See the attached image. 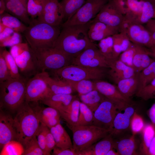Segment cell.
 <instances>
[{
	"instance_id": "cell-3",
	"label": "cell",
	"mask_w": 155,
	"mask_h": 155,
	"mask_svg": "<svg viewBox=\"0 0 155 155\" xmlns=\"http://www.w3.org/2000/svg\"><path fill=\"white\" fill-rule=\"evenodd\" d=\"M59 26L32 20L23 33L32 49L53 47L60 33Z\"/></svg>"
},
{
	"instance_id": "cell-24",
	"label": "cell",
	"mask_w": 155,
	"mask_h": 155,
	"mask_svg": "<svg viewBox=\"0 0 155 155\" xmlns=\"http://www.w3.org/2000/svg\"><path fill=\"white\" fill-rule=\"evenodd\" d=\"M28 0H20L16 2L5 1L7 13L18 18L22 22L29 24L31 22L27 11Z\"/></svg>"
},
{
	"instance_id": "cell-6",
	"label": "cell",
	"mask_w": 155,
	"mask_h": 155,
	"mask_svg": "<svg viewBox=\"0 0 155 155\" xmlns=\"http://www.w3.org/2000/svg\"><path fill=\"white\" fill-rule=\"evenodd\" d=\"M71 131L73 149L77 152L84 150L110 133L109 130L94 125H71L66 123Z\"/></svg>"
},
{
	"instance_id": "cell-26",
	"label": "cell",
	"mask_w": 155,
	"mask_h": 155,
	"mask_svg": "<svg viewBox=\"0 0 155 155\" xmlns=\"http://www.w3.org/2000/svg\"><path fill=\"white\" fill-rule=\"evenodd\" d=\"M76 96L71 94H54L46 97L40 102L60 111L64 110Z\"/></svg>"
},
{
	"instance_id": "cell-50",
	"label": "cell",
	"mask_w": 155,
	"mask_h": 155,
	"mask_svg": "<svg viewBox=\"0 0 155 155\" xmlns=\"http://www.w3.org/2000/svg\"><path fill=\"white\" fill-rule=\"evenodd\" d=\"M46 126L40 123L36 135L38 143L43 152L44 155H47L46 143L45 129Z\"/></svg>"
},
{
	"instance_id": "cell-9",
	"label": "cell",
	"mask_w": 155,
	"mask_h": 155,
	"mask_svg": "<svg viewBox=\"0 0 155 155\" xmlns=\"http://www.w3.org/2000/svg\"><path fill=\"white\" fill-rule=\"evenodd\" d=\"M108 0H88L62 27L86 24L94 18Z\"/></svg>"
},
{
	"instance_id": "cell-18",
	"label": "cell",
	"mask_w": 155,
	"mask_h": 155,
	"mask_svg": "<svg viewBox=\"0 0 155 155\" xmlns=\"http://www.w3.org/2000/svg\"><path fill=\"white\" fill-rule=\"evenodd\" d=\"M132 105L131 102L116 114L110 133L113 137L126 129L130 125L132 116L135 112Z\"/></svg>"
},
{
	"instance_id": "cell-21",
	"label": "cell",
	"mask_w": 155,
	"mask_h": 155,
	"mask_svg": "<svg viewBox=\"0 0 155 155\" xmlns=\"http://www.w3.org/2000/svg\"><path fill=\"white\" fill-rule=\"evenodd\" d=\"M32 105L37 115L40 123L45 125L49 129L55 126L60 122L61 117L59 111L52 107H41L38 102H33Z\"/></svg>"
},
{
	"instance_id": "cell-25",
	"label": "cell",
	"mask_w": 155,
	"mask_h": 155,
	"mask_svg": "<svg viewBox=\"0 0 155 155\" xmlns=\"http://www.w3.org/2000/svg\"><path fill=\"white\" fill-rule=\"evenodd\" d=\"M136 46L132 67L135 73H138L148 66L154 60L149 55L146 47L137 44H136Z\"/></svg>"
},
{
	"instance_id": "cell-40",
	"label": "cell",
	"mask_w": 155,
	"mask_h": 155,
	"mask_svg": "<svg viewBox=\"0 0 155 155\" xmlns=\"http://www.w3.org/2000/svg\"><path fill=\"white\" fill-rule=\"evenodd\" d=\"M152 19H155V0H144L139 23L143 25Z\"/></svg>"
},
{
	"instance_id": "cell-60",
	"label": "cell",
	"mask_w": 155,
	"mask_h": 155,
	"mask_svg": "<svg viewBox=\"0 0 155 155\" xmlns=\"http://www.w3.org/2000/svg\"><path fill=\"white\" fill-rule=\"evenodd\" d=\"M6 10V4L4 0H0V15L4 13Z\"/></svg>"
},
{
	"instance_id": "cell-53",
	"label": "cell",
	"mask_w": 155,
	"mask_h": 155,
	"mask_svg": "<svg viewBox=\"0 0 155 155\" xmlns=\"http://www.w3.org/2000/svg\"><path fill=\"white\" fill-rule=\"evenodd\" d=\"M29 47L27 43H20L11 47L9 52L15 59Z\"/></svg>"
},
{
	"instance_id": "cell-13",
	"label": "cell",
	"mask_w": 155,
	"mask_h": 155,
	"mask_svg": "<svg viewBox=\"0 0 155 155\" xmlns=\"http://www.w3.org/2000/svg\"><path fill=\"white\" fill-rule=\"evenodd\" d=\"M93 81L95 89L115 103L121 110L131 103L130 98L123 96L117 86L102 79Z\"/></svg>"
},
{
	"instance_id": "cell-44",
	"label": "cell",
	"mask_w": 155,
	"mask_h": 155,
	"mask_svg": "<svg viewBox=\"0 0 155 155\" xmlns=\"http://www.w3.org/2000/svg\"><path fill=\"white\" fill-rule=\"evenodd\" d=\"M24 150V146L18 141L12 140L5 145L2 149L0 155H23Z\"/></svg>"
},
{
	"instance_id": "cell-2",
	"label": "cell",
	"mask_w": 155,
	"mask_h": 155,
	"mask_svg": "<svg viewBox=\"0 0 155 155\" xmlns=\"http://www.w3.org/2000/svg\"><path fill=\"white\" fill-rule=\"evenodd\" d=\"M14 118L17 140L24 147L36 135L40 122L32 105L25 101Z\"/></svg>"
},
{
	"instance_id": "cell-59",
	"label": "cell",
	"mask_w": 155,
	"mask_h": 155,
	"mask_svg": "<svg viewBox=\"0 0 155 155\" xmlns=\"http://www.w3.org/2000/svg\"><path fill=\"white\" fill-rule=\"evenodd\" d=\"M144 26L147 29L155 28V19H152L149 20Z\"/></svg>"
},
{
	"instance_id": "cell-51",
	"label": "cell",
	"mask_w": 155,
	"mask_h": 155,
	"mask_svg": "<svg viewBox=\"0 0 155 155\" xmlns=\"http://www.w3.org/2000/svg\"><path fill=\"white\" fill-rule=\"evenodd\" d=\"M11 78L1 51L0 50V82Z\"/></svg>"
},
{
	"instance_id": "cell-45",
	"label": "cell",
	"mask_w": 155,
	"mask_h": 155,
	"mask_svg": "<svg viewBox=\"0 0 155 155\" xmlns=\"http://www.w3.org/2000/svg\"><path fill=\"white\" fill-rule=\"evenodd\" d=\"M135 95L137 97L146 101L155 99V78L148 84L139 90Z\"/></svg>"
},
{
	"instance_id": "cell-63",
	"label": "cell",
	"mask_w": 155,
	"mask_h": 155,
	"mask_svg": "<svg viewBox=\"0 0 155 155\" xmlns=\"http://www.w3.org/2000/svg\"><path fill=\"white\" fill-rule=\"evenodd\" d=\"M20 0H4L5 1H10L12 2H16Z\"/></svg>"
},
{
	"instance_id": "cell-11",
	"label": "cell",
	"mask_w": 155,
	"mask_h": 155,
	"mask_svg": "<svg viewBox=\"0 0 155 155\" xmlns=\"http://www.w3.org/2000/svg\"><path fill=\"white\" fill-rule=\"evenodd\" d=\"M119 32L125 33L131 42L135 44L147 47L151 34L143 24L124 20L119 27Z\"/></svg>"
},
{
	"instance_id": "cell-58",
	"label": "cell",
	"mask_w": 155,
	"mask_h": 155,
	"mask_svg": "<svg viewBox=\"0 0 155 155\" xmlns=\"http://www.w3.org/2000/svg\"><path fill=\"white\" fill-rule=\"evenodd\" d=\"M148 155H155V135L152 139L149 146Z\"/></svg>"
},
{
	"instance_id": "cell-27",
	"label": "cell",
	"mask_w": 155,
	"mask_h": 155,
	"mask_svg": "<svg viewBox=\"0 0 155 155\" xmlns=\"http://www.w3.org/2000/svg\"><path fill=\"white\" fill-rule=\"evenodd\" d=\"M50 129L56 146L62 149H73V144L70 137L60 122Z\"/></svg>"
},
{
	"instance_id": "cell-57",
	"label": "cell",
	"mask_w": 155,
	"mask_h": 155,
	"mask_svg": "<svg viewBox=\"0 0 155 155\" xmlns=\"http://www.w3.org/2000/svg\"><path fill=\"white\" fill-rule=\"evenodd\" d=\"M147 30L151 34L150 40L147 47L149 48L155 46V28H150Z\"/></svg>"
},
{
	"instance_id": "cell-16",
	"label": "cell",
	"mask_w": 155,
	"mask_h": 155,
	"mask_svg": "<svg viewBox=\"0 0 155 155\" xmlns=\"http://www.w3.org/2000/svg\"><path fill=\"white\" fill-rule=\"evenodd\" d=\"M124 17V19L139 23L144 0H112Z\"/></svg>"
},
{
	"instance_id": "cell-34",
	"label": "cell",
	"mask_w": 155,
	"mask_h": 155,
	"mask_svg": "<svg viewBox=\"0 0 155 155\" xmlns=\"http://www.w3.org/2000/svg\"><path fill=\"white\" fill-rule=\"evenodd\" d=\"M0 22L14 31L24 33L27 27L16 17L5 12L0 15Z\"/></svg>"
},
{
	"instance_id": "cell-41",
	"label": "cell",
	"mask_w": 155,
	"mask_h": 155,
	"mask_svg": "<svg viewBox=\"0 0 155 155\" xmlns=\"http://www.w3.org/2000/svg\"><path fill=\"white\" fill-rule=\"evenodd\" d=\"M94 118V112L81 101L78 119L76 125H93Z\"/></svg>"
},
{
	"instance_id": "cell-61",
	"label": "cell",
	"mask_w": 155,
	"mask_h": 155,
	"mask_svg": "<svg viewBox=\"0 0 155 155\" xmlns=\"http://www.w3.org/2000/svg\"><path fill=\"white\" fill-rule=\"evenodd\" d=\"M115 149L113 148L107 152L106 155H119L117 151H115Z\"/></svg>"
},
{
	"instance_id": "cell-23",
	"label": "cell",
	"mask_w": 155,
	"mask_h": 155,
	"mask_svg": "<svg viewBox=\"0 0 155 155\" xmlns=\"http://www.w3.org/2000/svg\"><path fill=\"white\" fill-rule=\"evenodd\" d=\"M113 137L109 133L86 149L79 151V155H106L114 148L115 142Z\"/></svg>"
},
{
	"instance_id": "cell-10",
	"label": "cell",
	"mask_w": 155,
	"mask_h": 155,
	"mask_svg": "<svg viewBox=\"0 0 155 155\" xmlns=\"http://www.w3.org/2000/svg\"><path fill=\"white\" fill-rule=\"evenodd\" d=\"M120 110L116 104L106 97L94 112L93 125L111 131L115 117Z\"/></svg>"
},
{
	"instance_id": "cell-64",
	"label": "cell",
	"mask_w": 155,
	"mask_h": 155,
	"mask_svg": "<svg viewBox=\"0 0 155 155\" xmlns=\"http://www.w3.org/2000/svg\"></svg>"
},
{
	"instance_id": "cell-5",
	"label": "cell",
	"mask_w": 155,
	"mask_h": 155,
	"mask_svg": "<svg viewBox=\"0 0 155 155\" xmlns=\"http://www.w3.org/2000/svg\"><path fill=\"white\" fill-rule=\"evenodd\" d=\"M31 49L38 72L57 69L72 64L74 58L53 47Z\"/></svg>"
},
{
	"instance_id": "cell-33",
	"label": "cell",
	"mask_w": 155,
	"mask_h": 155,
	"mask_svg": "<svg viewBox=\"0 0 155 155\" xmlns=\"http://www.w3.org/2000/svg\"><path fill=\"white\" fill-rule=\"evenodd\" d=\"M135 135L129 138L123 139L118 143L115 142L114 148L119 155H131L136 154Z\"/></svg>"
},
{
	"instance_id": "cell-36",
	"label": "cell",
	"mask_w": 155,
	"mask_h": 155,
	"mask_svg": "<svg viewBox=\"0 0 155 155\" xmlns=\"http://www.w3.org/2000/svg\"><path fill=\"white\" fill-rule=\"evenodd\" d=\"M85 2V0H62L60 3L64 19L70 18Z\"/></svg>"
},
{
	"instance_id": "cell-28",
	"label": "cell",
	"mask_w": 155,
	"mask_h": 155,
	"mask_svg": "<svg viewBox=\"0 0 155 155\" xmlns=\"http://www.w3.org/2000/svg\"><path fill=\"white\" fill-rule=\"evenodd\" d=\"M81 101L77 96L63 111H59L61 117L71 125H76L78 119Z\"/></svg>"
},
{
	"instance_id": "cell-43",
	"label": "cell",
	"mask_w": 155,
	"mask_h": 155,
	"mask_svg": "<svg viewBox=\"0 0 155 155\" xmlns=\"http://www.w3.org/2000/svg\"><path fill=\"white\" fill-rule=\"evenodd\" d=\"M47 0H28L27 11L32 20L35 19L42 13Z\"/></svg>"
},
{
	"instance_id": "cell-42",
	"label": "cell",
	"mask_w": 155,
	"mask_h": 155,
	"mask_svg": "<svg viewBox=\"0 0 155 155\" xmlns=\"http://www.w3.org/2000/svg\"><path fill=\"white\" fill-rule=\"evenodd\" d=\"M0 50L1 51L11 78H16L22 77L15 59L10 52L5 49H3V47H0Z\"/></svg>"
},
{
	"instance_id": "cell-56",
	"label": "cell",
	"mask_w": 155,
	"mask_h": 155,
	"mask_svg": "<svg viewBox=\"0 0 155 155\" xmlns=\"http://www.w3.org/2000/svg\"><path fill=\"white\" fill-rule=\"evenodd\" d=\"M148 115L151 122V123L155 127V102L149 110Z\"/></svg>"
},
{
	"instance_id": "cell-7",
	"label": "cell",
	"mask_w": 155,
	"mask_h": 155,
	"mask_svg": "<svg viewBox=\"0 0 155 155\" xmlns=\"http://www.w3.org/2000/svg\"><path fill=\"white\" fill-rule=\"evenodd\" d=\"M106 68H89L71 64L59 69L51 70L53 78L63 80L78 81L84 80L102 79Z\"/></svg>"
},
{
	"instance_id": "cell-30",
	"label": "cell",
	"mask_w": 155,
	"mask_h": 155,
	"mask_svg": "<svg viewBox=\"0 0 155 155\" xmlns=\"http://www.w3.org/2000/svg\"><path fill=\"white\" fill-rule=\"evenodd\" d=\"M81 102L85 104L94 112L106 97L96 90L88 93L79 95Z\"/></svg>"
},
{
	"instance_id": "cell-17",
	"label": "cell",
	"mask_w": 155,
	"mask_h": 155,
	"mask_svg": "<svg viewBox=\"0 0 155 155\" xmlns=\"http://www.w3.org/2000/svg\"><path fill=\"white\" fill-rule=\"evenodd\" d=\"M12 140H17V136L14 118L0 108V148Z\"/></svg>"
},
{
	"instance_id": "cell-31",
	"label": "cell",
	"mask_w": 155,
	"mask_h": 155,
	"mask_svg": "<svg viewBox=\"0 0 155 155\" xmlns=\"http://www.w3.org/2000/svg\"><path fill=\"white\" fill-rule=\"evenodd\" d=\"M46 82L52 94H71L75 91L65 82L52 78L50 76L49 73L46 78Z\"/></svg>"
},
{
	"instance_id": "cell-49",
	"label": "cell",
	"mask_w": 155,
	"mask_h": 155,
	"mask_svg": "<svg viewBox=\"0 0 155 155\" xmlns=\"http://www.w3.org/2000/svg\"><path fill=\"white\" fill-rule=\"evenodd\" d=\"M22 38L20 33L15 31L8 38L0 42L1 47L11 46L22 42Z\"/></svg>"
},
{
	"instance_id": "cell-47",
	"label": "cell",
	"mask_w": 155,
	"mask_h": 155,
	"mask_svg": "<svg viewBox=\"0 0 155 155\" xmlns=\"http://www.w3.org/2000/svg\"><path fill=\"white\" fill-rule=\"evenodd\" d=\"M145 125L142 118L135 112L132 116L130 124L133 135H135L142 131Z\"/></svg>"
},
{
	"instance_id": "cell-20",
	"label": "cell",
	"mask_w": 155,
	"mask_h": 155,
	"mask_svg": "<svg viewBox=\"0 0 155 155\" xmlns=\"http://www.w3.org/2000/svg\"><path fill=\"white\" fill-rule=\"evenodd\" d=\"M119 32V28L113 27L102 22L91 20L88 32L91 41H100L108 37Z\"/></svg>"
},
{
	"instance_id": "cell-1",
	"label": "cell",
	"mask_w": 155,
	"mask_h": 155,
	"mask_svg": "<svg viewBox=\"0 0 155 155\" xmlns=\"http://www.w3.org/2000/svg\"><path fill=\"white\" fill-rule=\"evenodd\" d=\"M91 22L85 24L62 27L53 47L75 58L86 49L95 46L88 34Z\"/></svg>"
},
{
	"instance_id": "cell-55",
	"label": "cell",
	"mask_w": 155,
	"mask_h": 155,
	"mask_svg": "<svg viewBox=\"0 0 155 155\" xmlns=\"http://www.w3.org/2000/svg\"><path fill=\"white\" fill-rule=\"evenodd\" d=\"M14 32L12 29L7 27L3 31L0 33V42L8 38Z\"/></svg>"
},
{
	"instance_id": "cell-22",
	"label": "cell",
	"mask_w": 155,
	"mask_h": 155,
	"mask_svg": "<svg viewBox=\"0 0 155 155\" xmlns=\"http://www.w3.org/2000/svg\"><path fill=\"white\" fill-rule=\"evenodd\" d=\"M109 74L116 84L120 81L134 76L136 73L133 69L128 66L118 58L110 63Z\"/></svg>"
},
{
	"instance_id": "cell-15",
	"label": "cell",
	"mask_w": 155,
	"mask_h": 155,
	"mask_svg": "<svg viewBox=\"0 0 155 155\" xmlns=\"http://www.w3.org/2000/svg\"><path fill=\"white\" fill-rule=\"evenodd\" d=\"M64 19L59 0H47L41 14L37 20L53 26H59Z\"/></svg>"
},
{
	"instance_id": "cell-39",
	"label": "cell",
	"mask_w": 155,
	"mask_h": 155,
	"mask_svg": "<svg viewBox=\"0 0 155 155\" xmlns=\"http://www.w3.org/2000/svg\"><path fill=\"white\" fill-rule=\"evenodd\" d=\"M138 91L155 78V60L148 66L138 73Z\"/></svg>"
},
{
	"instance_id": "cell-52",
	"label": "cell",
	"mask_w": 155,
	"mask_h": 155,
	"mask_svg": "<svg viewBox=\"0 0 155 155\" xmlns=\"http://www.w3.org/2000/svg\"><path fill=\"white\" fill-rule=\"evenodd\" d=\"M46 143L47 155H51L52 150L56 146L53 136L50 129L46 126L45 129Z\"/></svg>"
},
{
	"instance_id": "cell-12",
	"label": "cell",
	"mask_w": 155,
	"mask_h": 155,
	"mask_svg": "<svg viewBox=\"0 0 155 155\" xmlns=\"http://www.w3.org/2000/svg\"><path fill=\"white\" fill-rule=\"evenodd\" d=\"M111 61L101 53L96 45L88 48L74 58L72 64L89 68H109Z\"/></svg>"
},
{
	"instance_id": "cell-32",
	"label": "cell",
	"mask_w": 155,
	"mask_h": 155,
	"mask_svg": "<svg viewBox=\"0 0 155 155\" xmlns=\"http://www.w3.org/2000/svg\"><path fill=\"white\" fill-rule=\"evenodd\" d=\"M113 47L116 58L118 59L120 54L128 49L132 44L127 35L119 32L112 36Z\"/></svg>"
},
{
	"instance_id": "cell-54",
	"label": "cell",
	"mask_w": 155,
	"mask_h": 155,
	"mask_svg": "<svg viewBox=\"0 0 155 155\" xmlns=\"http://www.w3.org/2000/svg\"><path fill=\"white\" fill-rule=\"evenodd\" d=\"M53 154L54 155H78V152L73 149H62L55 146L53 150Z\"/></svg>"
},
{
	"instance_id": "cell-38",
	"label": "cell",
	"mask_w": 155,
	"mask_h": 155,
	"mask_svg": "<svg viewBox=\"0 0 155 155\" xmlns=\"http://www.w3.org/2000/svg\"><path fill=\"white\" fill-rule=\"evenodd\" d=\"M63 81L65 82L71 86L75 91L77 92L79 95L85 94L95 90L94 82L92 80H84L78 81Z\"/></svg>"
},
{
	"instance_id": "cell-48",
	"label": "cell",
	"mask_w": 155,
	"mask_h": 155,
	"mask_svg": "<svg viewBox=\"0 0 155 155\" xmlns=\"http://www.w3.org/2000/svg\"><path fill=\"white\" fill-rule=\"evenodd\" d=\"M136 49V44L132 43L128 49L120 54L118 59L127 65L132 67V60Z\"/></svg>"
},
{
	"instance_id": "cell-4",
	"label": "cell",
	"mask_w": 155,
	"mask_h": 155,
	"mask_svg": "<svg viewBox=\"0 0 155 155\" xmlns=\"http://www.w3.org/2000/svg\"><path fill=\"white\" fill-rule=\"evenodd\" d=\"M29 78L22 76L0 82V107L12 113L25 101L26 82Z\"/></svg>"
},
{
	"instance_id": "cell-37",
	"label": "cell",
	"mask_w": 155,
	"mask_h": 155,
	"mask_svg": "<svg viewBox=\"0 0 155 155\" xmlns=\"http://www.w3.org/2000/svg\"><path fill=\"white\" fill-rule=\"evenodd\" d=\"M97 46L102 54L109 61L117 59L114 50L112 36L100 41Z\"/></svg>"
},
{
	"instance_id": "cell-14",
	"label": "cell",
	"mask_w": 155,
	"mask_h": 155,
	"mask_svg": "<svg viewBox=\"0 0 155 155\" xmlns=\"http://www.w3.org/2000/svg\"><path fill=\"white\" fill-rule=\"evenodd\" d=\"M92 20L119 28L124 18L112 0H108Z\"/></svg>"
},
{
	"instance_id": "cell-29",
	"label": "cell",
	"mask_w": 155,
	"mask_h": 155,
	"mask_svg": "<svg viewBox=\"0 0 155 155\" xmlns=\"http://www.w3.org/2000/svg\"><path fill=\"white\" fill-rule=\"evenodd\" d=\"M120 92L125 96L130 98L138 91L139 81L138 73L134 76L120 81L117 84Z\"/></svg>"
},
{
	"instance_id": "cell-19",
	"label": "cell",
	"mask_w": 155,
	"mask_h": 155,
	"mask_svg": "<svg viewBox=\"0 0 155 155\" xmlns=\"http://www.w3.org/2000/svg\"><path fill=\"white\" fill-rule=\"evenodd\" d=\"M15 59L20 73L24 77L29 78L38 73L30 46Z\"/></svg>"
},
{
	"instance_id": "cell-35",
	"label": "cell",
	"mask_w": 155,
	"mask_h": 155,
	"mask_svg": "<svg viewBox=\"0 0 155 155\" xmlns=\"http://www.w3.org/2000/svg\"><path fill=\"white\" fill-rule=\"evenodd\" d=\"M142 142L140 145L141 153L144 155H148L149 146L155 135V127L152 123L145 125L142 130Z\"/></svg>"
},
{
	"instance_id": "cell-46",
	"label": "cell",
	"mask_w": 155,
	"mask_h": 155,
	"mask_svg": "<svg viewBox=\"0 0 155 155\" xmlns=\"http://www.w3.org/2000/svg\"><path fill=\"white\" fill-rule=\"evenodd\" d=\"M24 149L23 155H44L38 143L36 135L28 143Z\"/></svg>"
},
{
	"instance_id": "cell-8",
	"label": "cell",
	"mask_w": 155,
	"mask_h": 155,
	"mask_svg": "<svg viewBox=\"0 0 155 155\" xmlns=\"http://www.w3.org/2000/svg\"><path fill=\"white\" fill-rule=\"evenodd\" d=\"M49 73L46 71L38 72L28 79L26 86L25 101L38 102L52 95L46 82Z\"/></svg>"
},
{
	"instance_id": "cell-62",
	"label": "cell",
	"mask_w": 155,
	"mask_h": 155,
	"mask_svg": "<svg viewBox=\"0 0 155 155\" xmlns=\"http://www.w3.org/2000/svg\"><path fill=\"white\" fill-rule=\"evenodd\" d=\"M6 27L5 25L0 22V33L3 31Z\"/></svg>"
}]
</instances>
